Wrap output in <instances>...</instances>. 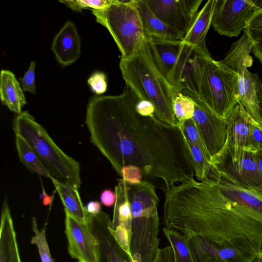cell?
Segmentation results:
<instances>
[{"label":"cell","mask_w":262,"mask_h":262,"mask_svg":"<svg viewBox=\"0 0 262 262\" xmlns=\"http://www.w3.org/2000/svg\"><path fill=\"white\" fill-rule=\"evenodd\" d=\"M139 100L127 85L120 95L92 97L85 117L91 141L119 176L123 166L135 165L167 189L194 174L188 148L178 126L140 115Z\"/></svg>","instance_id":"cell-1"},{"label":"cell","mask_w":262,"mask_h":262,"mask_svg":"<svg viewBox=\"0 0 262 262\" xmlns=\"http://www.w3.org/2000/svg\"><path fill=\"white\" fill-rule=\"evenodd\" d=\"M194 175L165 190V227L212 241L242 236L262 244V214L232 201L215 180Z\"/></svg>","instance_id":"cell-2"},{"label":"cell","mask_w":262,"mask_h":262,"mask_svg":"<svg viewBox=\"0 0 262 262\" xmlns=\"http://www.w3.org/2000/svg\"><path fill=\"white\" fill-rule=\"evenodd\" d=\"M181 92L195 95L222 119L238 103V75L208 57L194 52L184 71Z\"/></svg>","instance_id":"cell-3"},{"label":"cell","mask_w":262,"mask_h":262,"mask_svg":"<svg viewBox=\"0 0 262 262\" xmlns=\"http://www.w3.org/2000/svg\"><path fill=\"white\" fill-rule=\"evenodd\" d=\"M119 67L125 85L140 100L154 104L155 117L164 123L178 126L173 111L177 92L157 68L147 40L133 56L121 59Z\"/></svg>","instance_id":"cell-4"},{"label":"cell","mask_w":262,"mask_h":262,"mask_svg":"<svg viewBox=\"0 0 262 262\" xmlns=\"http://www.w3.org/2000/svg\"><path fill=\"white\" fill-rule=\"evenodd\" d=\"M132 213L130 251L133 262H154L159 245V198L151 183H126Z\"/></svg>","instance_id":"cell-5"},{"label":"cell","mask_w":262,"mask_h":262,"mask_svg":"<svg viewBox=\"0 0 262 262\" xmlns=\"http://www.w3.org/2000/svg\"><path fill=\"white\" fill-rule=\"evenodd\" d=\"M12 126L15 135L20 136L30 145L51 178L78 190L81 183L79 163L67 155L55 143L47 130L35 121L33 116L28 111L17 114Z\"/></svg>","instance_id":"cell-6"},{"label":"cell","mask_w":262,"mask_h":262,"mask_svg":"<svg viewBox=\"0 0 262 262\" xmlns=\"http://www.w3.org/2000/svg\"><path fill=\"white\" fill-rule=\"evenodd\" d=\"M92 12L96 21L112 35L121 52V59L133 56L146 41L136 0H115L108 8Z\"/></svg>","instance_id":"cell-7"},{"label":"cell","mask_w":262,"mask_h":262,"mask_svg":"<svg viewBox=\"0 0 262 262\" xmlns=\"http://www.w3.org/2000/svg\"><path fill=\"white\" fill-rule=\"evenodd\" d=\"M253 42L246 31L234 42L221 60V64L235 72L238 75V103L249 116L262 127L259 106L262 104V82L256 74L247 69L253 62L250 55Z\"/></svg>","instance_id":"cell-8"},{"label":"cell","mask_w":262,"mask_h":262,"mask_svg":"<svg viewBox=\"0 0 262 262\" xmlns=\"http://www.w3.org/2000/svg\"><path fill=\"white\" fill-rule=\"evenodd\" d=\"M186 238L194 262H206L209 257L219 262H252L262 248V244L242 236L220 241L199 236Z\"/></svg>","instance_id":"cell-9"},{"label":"cell","mask_w":262,"mask_h":262,"mask_svg":"<svg viewBox=\"0 0 262 262\" xmlns=\"http://www.w3.org/2000/svg\"><path fill=\"white\" fill-rule=\"evenodd\" d=\"M146 38L159 70L176 92H181L183 74L194 50L182 40Z\"/></svg>","instance_id":"cell-10"},{"label":"cell","mask_w":262,"mask_h":262,"mask_svg":"<svg viewBox=\"0 0 262 262\" xmlns=\"http://www.w3.org/2000/svg\"><path fill=\"white\" fill-rule=\"evenodd\" d=\"M213 178L220 177L226 181L262 194V174L256 163L254 152L243 151L239 158L232 160L223 149L211 160Z\"/></svg>","instance_id":"cell-11"},{"label":"cell","mask_w":262,"mask_h":262,"mask_svg":"<svg viewBox=\"0 0 262 262\" xmlns=\"http://www.w3.org/2000/svg\"><path fill=\"white\" fill-rule=\"evenodd\" d=\"M259 7L257 1L216 0L211 26L221 35L238 36Z\"/></svg>","instance_id":"cell-12"},{"label":"cell","mask_w":262,"mask_h":262,"mask_svg":"<svg viewBox=\"0 0 262 262\" xmlns=\"http://www.w3.org/2000/svg\"><path fill=\"white\" fill-rule=\"evenodd\" d=\"M162 21L182 38L190 28L202 0H144Z\"/></svg>","instance_id":"cell-13"},{"label":"cell","mask_w":262,"mask_h":262,"mask_svg":"<svg viewBox=\"0 0 262 262\" xmlns=\"http://www.w3.org/2000/svg\"><path fill=\"white\" fill-rule=\"evenodd\" d=\"M87 223L95 238L97 262H133L112 233L109 214L102 211L89 214Z\"/></svg>","instance_id":"cell-14"},{"label":"cell","mask_w":262,"mask_h":262,"mask_svg":"<svg viewBox=\"0 0 262 262\" xmlns=\"http://www.w3.org/2000/svg\"><path fill=\"white\" fill-rule=\"evenodd\" d=\"M194 102L192 119L211 159L224 148L227 140V123L212 113L195 96L185 95Z\"/></svg>","instance_id":"cell-15"},{"label":"cell","mask_w":262,"mask_h":262,"mask_svg":"<svg viewBox=\"0 0 262 262\" xmlns=\"http://www.w3.org/2000/svg\"><path fill=\"white\" fill-rule=\"evenodd\" d=\"M227 140L223 149L235 160L245 150H250L251 124L253 120L237 103L226 119Z\"/></svg>","instance_id":"cell-16"},{"label":"cell","mask_w":262,"mask_h":262,"mask_svg":"<svg viewBox=\"0 0 262 262\" xmlns=\"http://www.w3.org/2000/svg\"><path fill=\"white\" fill-rule=\"evenodd\" d=\"M65 233L68 252L78 262H97L95 238L87 223L76 220L65 212Z\"/></svg>","instance_id":"cell-17"},{"label":"cell","mask_w":262,"mask_h":262,"mask_svg":"<svg viewBox=\"0 0 262 262\" xmlns=\"http://www.w3.org/2000/svg\"><path fill=\"white\" fill-rule=\"evenodd\" d=\"M51 50L62 67L75 62L80 55V39L74 23L68 20L56 34Z\"/></svg>","instance_id":"cell-18"},{"label":"cell","mask_w":262,"mask_h":262,"mask_svg":"<svg viewBox=\"0 0 262 262\" xmlns=\"http://www.w3.org/2000/svg\"><path fill=\"white\" fill-rule=\"evenodd\" d=\"M216 0L207 1L198 12L182 41L191 47L195 53L211 57L206 44V37L210 26Z\"/></svg>","instance_id":"cell-19"},{"label":"cell","mask_w":262,"mask_h":262,"mask_svg":"<svg viewBox=\"0 0 262 262\" xmlns=\"http://www.w3.org/2000/svg\"><path fill=\"white\" fill-rule=\"evenodd\" d=\"M0 262H21L9 207L3 204L0 226Z\"/></svg>","instance_id":"cell-20"},{"label":"cell","mask_w":262,"mask_h":262,"mask_svg":"<svg viewBox=\"0 0 262 262\" xmlns=\"http://www.w3.org/2000/svg\"><path fill=\"white\" fill-rule=\"evenodd\" d=\"M118 181L115 188L116 202L112 221V229L124 233L131 238L132 218L126 183L122 179Z\"/></svg>","instance_id":"cell-21"},{"label":"cell","mask_w":262,"mask_h":262,"mask_svg":"<svg viewBox=\"0 0 262 262\" xmlns=\"http://www.w3.org/2000/svg\"><path fill=\"white\" fill-rule=\"evenodd\" d=\"M146 37L182 40L181 37L156 16L144 0H136Z\"/></svg>","instance_id":"cell-22"},{"label":"cell","mask_w":262,"mask_h":262,"mask_svg":"<svg viewBox=\"0 0 262 262\" xmlns=\"http://www.w3.org/2000/svg\"><path fill=\"white\" fill-rule=\"evenodd\" d=\"M0 98L2 103L17 114L21 113L26 100L19 82L12 72L2 70L0 74Z\"/></svg>","instance_id":"cell-23"},{"label":"cell","mask_w":262,"mask_h":262,"mask_svg":"<svg viewBox=\"0 0 262 262\" xmlns=\"http://www.w3.org/2000/svg\"><path fill=\"white\" fill-rule=\"evenodd\" d=\"M217 187L228 199L262 214V194L235 185L220 177H216Z\"/></svg>","instance_id":"cell-24"},{"label":"cell","mask_w":262,"mask_h":262,"mask_svg":"<svg viewBox=\"0 0 262 262\" xmlns=\"http://www.w3.org/2000/svg\"><path fill=\"white\" fill-rule=\"evenodd\" d=\"M50 179L64 207V212L79 222L87 223L89 214L82 204L78 189L53 178Z\"/></svg>","instance_id":"cell-25"},{"label":"cell","mask_w":262,"mask_h":262,"mask_svg":"<svg viewBox=\"0 0 262 262\" xmlns=\"http://www.w3.org/2000/svg\"><path fill=\"white\" fill-rule=\"evenodd\" d=\"M15 142L22 163L30 171L50 179L49 172L27 142L20 136L15 135Z\"/></svg>","instance_id":"cell-26"},{"label":"cell","mask_w":262,"mask_h":262,"mask_svg":"<svg viewBox=\"0 0 262 262\" xmlns=\"http://www.w3.org/2000/svg\"><path fill=\"white\" fill-rule=\"evenodd\" d=\"M163 231L173 249L176 262H194L186 237L174 229L164 227Z\"/></svg>","instance_id":"cell-27"},{"label":"cell","mask_w":262,"mask_h":262,"mask_svg":"<svg viewBox=\"0 0 262 262\" xmlns=\"http://www.w3.org/2000/svg\"><path fill=\"white\" fill-rule=\"evenodd\" d=\"M185 141L196 178L199 181H202L207 178L213 179L212 167L210 161L199 147L186 140Z\"/></svg>","instance_id":"cell-28"},{"label":"cell","mask_w":262,"mask_h":262,"mask_svg":"<svg viewBox=\"0 0 262 262\" xmlns=\"http://www.w3.org/2000/svg\"><path fill=\"white\" fill-rule=\"evenodd\" d=\"M195 110L194 101L188 96L177 92L173 100V111L178 125L192 118Z\"/></svg>","instance_id":"cell-29"},{"label":"cell","mask_w":262,"mask_h":262,"mask_svg":"<svg viewBox=\"0 0 262 262\" xmlns=\"http://www.w3.org/2000/svg\"><path fill=\"white\" fill-rule=\"evenodd\" d=\"M32 227L34 235L31 238V243L35 245L37 247L41 262H54L47 241L46 226L40 231L38 227L36 219L33 216Z\"/></svg>","instance_id":"cell-30"},{"label":"cell","mask_w":262,"mask_h":262,"mask_svg":"<svg viewBox=\"0 0 262 262\" xmlns=\"http://www.w3.org/2000/svg\"><path fill=\"white\" fill-rule=\"evenodd\" d=\"M178 126L181 129L185 140L199 147L211 163V158L201 138L199 130L192 118L185 121Z\"/></svg>","instance_id":"cell-31"},{"label":"cell","mask_w":262,"mask_h":262,"mask_svg":"<svg viewBox=\"0 0 262 262\" xmlns=\"http://www.w3.org/2000/svg\"><path fill=\"white\" fill-rule=\"evenodd\" d=\"M73 11L81 12L84 9L103 10L115 3V0H64L59 1Z\"/></svg>","instance_id":"cell-32"},{"label":"cell","mask_w":262,"mask_h":262,"mask_svg":"<svg viewBox=\"0 0 262 262\" xmlns=\"http://www.w3.org/2000/svg\"><path fill=\"white\" fill-rule=\"evenodd\" d=\"M143 173L137 166L128 164L123 166L120 171V176L129 185H135L142 181Z\"/></svg>","instance_id":"cell-33"},{"label":"cell","mask_w":262,"mask_h":262,"mask_svg":"<svg viewBox=\"0 0 262 262\" xmlns=\"http://www.w3.org/2000/svg\"><path fill=\"white\" fill-rule=\"evenodd\" d=\"M91 90L96 95L104 93L107 89L106 78L105 74L101 72L93 73L88 80Z\"/></svg>","instance_id":"cell-34"},{"label":"cell","mask_w":262,"mask_h":262,"mask_svg":"<svg viewBox=\"0 0 262 262\" xmlns=\"http://www.w3.org/2000/svg\"><path fill=\"white\" fill-rule=\"evenodd\" d=\"M253 42L251 52L262 63V31L245 29Z\"/></svg>","instance_id":"cell-35"},{"label":"cell","mask_w":262,"mask_h":262,"mask_svg":"<svg viewBox=\"0 0 262 262\" xmlns=\"http://www.w3.org/2000/svg\"><path fill=\"white\" fill-rule=\"evenodd\" d=\"M35 66V61H32L24 76L19 79L21 83L23 91H28L33 94H36Z\"/></svg>","instance_id":"cell-36"},{"label":"cell","mask_w":262,"mask_h":262,"mask_svg":"<svg viewBox=\"0 0 262 262\" xmlns=\"http://www.w3.org/2000/svg\"><path fill=\"white\" fill-rule=\"evenodd\" d=\"M262 149V127L254 120L251 124L250 150L254 152Z\"/></svg>","instance_id":"cell-37"},{"label":"cell","mask_w":262,"mask_h":262,"mask_svg":"<svg viewBox=\"0 0 262 262\" xmlns=\"http://www.w3.org/2000/svg\"><path fill=\"white\" fill-rule=\"evenodd\" d=\"M136 111L143 117H155V107L154 104L146 100H139L136 105Z\"/></svg>","instance_id":"cell-38"},{"label":"cell","mask_w":262,"mask_h":262,"mask_svg":"<svg viewBox=\"0 0 262 262\" xmlns=\"http://www.w3.org/2000/svg\"><path fill=\"white\" fill-rule=\"evenodd\" d=\"M257 3L259 7L249 20L246 29L262 31V1Z\"/></svg>","instance_id":"cell-39"},{"label":"cell","mask_w":262,"mask_h":262,"mask_svg":"<svg viewBox=\"0 0 262 262\" xmlns=\"http://www.w3.org/2000/svg\"><path fill=\"white\" fill-rule=\"evenodd\" d=\"M154 262H176L171 246L170 245L162 248H159Z\"/></svg>","instance_id":"cell-40"},{"label":"cell","mask_w":262,"mask_h":262,"mask_svg":"<svg viewBox=\"0 0 262 262\" xmlns=\"http://www.w3.org/2000/svg\"><path fill=\"white\" fill-rule=\"evenodd\" d=\"M101 203L106 207H111L115 205L116 195L115 192L110 189H105L100 195Z\"/></svg>","instance_id":"cell-41"},{"label":"cell","mask_w":262,"mask_h":262,"mask_svg":"<svg viewBox=\"0 0 262 262\" xmlns=\"http://www.w3.org/2000/svg\"><path fill=\"white\" fill-rule=\"evenodd\" d=\"M85 207L87 212L91 215H97L101 211V204L98 201H90Z\"/></svg>","instance_id":"cell-42"},{"label":"cell","mask_w":262,"mask_h":262,"mask_svg":"<svg viewBox=\"0 0 262 262\" xmlns=\"http://www.w3.org/2000/svg\"><path fill=\"white\" fill-rule=\"evenodd\" d=\"M254 157L257 167L262 174V149L254 152Z\"/></svg>","instance_id":"cell-43"},{"label":"cell","mask_w":262,"mask_h":262,"mask_svg":"<svg viewBox=\"0 0 262 262\" xmlns=\"http://www.w3.org/2000/svg\"><path fill=\"white\" fill-rule=\"evenodd\" d=\"M53 196H51L46 194L43 198L42 203L45 206L51 205L53 201Z\"/></svg>","instance_id":"cell-44"},{"label":"cell","mask_w":262,"mask_h":262,"mask_svg":"<svg viewBox=\"0 0 262 262\" xmlns=\"http://www.w3.org/2000/svg\"><path fill=\"white\" fill-rule=\"evenodd\" d=\"M252 262H262V248L260 254L254 258Z\"/></svg>","instance_id":"cell-45"},{"label":"cell","mask_w":262,"mask_h":262,"mask_svg":"<svg viewBox=\"0 0 262 262\" xmlns=\"http://www.w3.org/2000/svg\"><path fill=\"white\" fill-rule=\"evenodd\" d=\"M206 262H219L218 261H217L216 260H215V259L214 258H211V257H209L207 259V260H206Z\"/></svg>","instance_id":"cell-46"},{"label":"cell","mask_w":262,"mask_h":262,"mask_svg":"<svg viewBox=\"0 0 262 262\" xmlns=\"http://www.w3.org/2000/svg\"><path fill=\"white\" fill-rule=\"evenodd\" d=\"M259 114L261 119L262 120V104H260L259 106Z\"/></svg>","instance_id":"cell-47"}]
</instances>
